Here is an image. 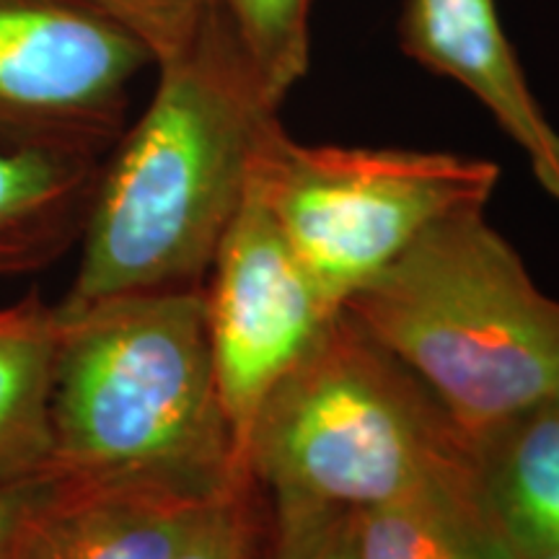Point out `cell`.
Wrapping results in <instances>:
<instances>
[{"label":"cell","instance_id":"cell-15","mask_svg":"<svg viewBox=\"0 0 559 559\" xmlns=\"http://www.w3.org/2000/svg\"><path fill=\"white\" fill-rule=\"evenodd\" d=\"M267 500L247 472L200 510L174 559H262Z\"/></svg>","mask_w":559,"mask_h":559},{"label":"cell","instance_id":"cell-17","mask_svg":"<svg viewBox=\"0 0 559 559\" xmlns=\"http://www.w3.org/2000/svg\"><path fill=\"white\" fill-rule=\"evenodd\" d=\"M143 41L158 62L198 32L215 0H79Z\"/></svg>","mask_w":559,"mask_h":559},{"label":"cell","instance_id":"cell-6","mask_svg":"<svg viewBox=\"0 0 559 559\" xmlns=\"http://www.w3.org/2000/svg\"><path fill=\"white\" fill-rule=\"evenodd\" d=\"M202 290L223 412L243 466L257 412L324 337L342 304L300 262L251 187Z\"/></svg>","mask_w":559,"mask_h":559},{"label":"cell","instance_id":"cell-3","mask_svg":"<svg viewBox=\"0 0 559 559\" xmlns=\"http://www.w3.org/2000/svg\"><path fill=\"white\" fill-rule=\"evenodd\" d=\"M342 309L469 440L559 396V300L534 283L485 207L438 221Z\"/></svg>","mask_w":559,"mask_h":559},{"label":"cell","instance_id":"cell-13","mask_svg":"<svg viewBox=\"0 0 559 559\" xmlns=\"http://www.w3.org/2000/svg\"><path fill=\"white\" fill-rule=\"evenodd\" d=\"M58 313L37 298L0 309V481L52 474Z\"/></svg>","mask_w":559,"mask_h":559},{"label":"cell","instance_id":"cell-19","mask_svg":"<svg viewBox=\"0 0 559 559\" xmlns=\"http://www.w3.org/2000/svg\"><path fill=\"white\" fill-rule=\"evenodd\" d=\"M492 559H521V557H510V555H506V551H500L498 547H495ZM526 559H559V551H551V555H542V557H526Z\"/></svg>","mask_w":559,"mask_h":559},{"label":"cell","instance_id":"cell-5","mask_svg":"<svg viewBox=\"0 0 559 559\" xmlns=\"http://www.w3.org/2000/svg\"><path fill=\"white\" fill-rule=\"evenodd\" d=\"M498 181L487 158L306 145L277 120L254 153L249 187L300 262L345 304L438 221L485 207Z\"/></svg>","mask_w":559,"mask_h":559},{"label":"cell","instance_id":"cell-16","mask_svg":"<svg viewBox=\"0 0 559 559\" xmlns=\"http://www.w3.org/2000/svg\"><path fill=\"white\" fill-rule=\"evenodd\" d=\"M349 519L347 510L267 502L262 559H353Z\"/></svg>","mask_w":559,"mask_h":559},{"label":"cell","instance_id":"cell-1","mask_svg":"<svg viewBox=\"0 0 559 559\" xmlns=\"http://www.w3.org/2000/svg\"><path fill=\"white\" fill-rule=\"evenodd\" d=\"M156 66L148 109L91 192L79 270L60 309L205 285L254 153L277 122L280 102L215 3Z\"/></svg>","mask_w":559,"mask_h":559},{"label":"cell","instance_id":"cell-8","mask_svg":"<svg viewBox=\"0 0 559 559\" xmlns=\"http://www.w3.org/2000/svg\"><path fill=\"white\" fill-rule=\"evenodd\" d=\"M400 45L419 66L472 91L559 202V132L528 86L495 0H404Z\"/></svg>","mask_w":559,"mask_h":559},{"label":"cell","instance_id":"cell-12","mask_svg":"<svg viewBox=\"0 0 559 559\" xmlns=\"http://www.w3.org/2000/svg\"><path fill=\"white\" fill-rule=\"evenodd\" d=\"M353 559H492L474 464L440 474L349 519Z\"/></svg>","mask_w":559,"mask_h":559},{"label":"cell","instance_id":"cell-4","mask_svg":"<svg viewBox=\"0 0 559 559\" xmlns=\"http://www.w3.org/2000/svg\"><path fill=\"white\" fill-rule=\"evenodd\" d=\"M472 464L449 409L345 309L270 391L243 449L267 502L347 513Z\"/></svg>","mask_w":559,"mask_h":559},{"label":"cell","instance_id":"cell-11","mask_svg":"<svg viewBox=\"0 0 559 559\" xmlns=\"http://www.w3.org/2000/svg\"><path fill=\"white\" fill-rule=\"evenodd\" d=\"M94 185L91 153L0 145V280L58 260L83 226Z\"/></svg>","mask_w":559,"mask_h":559},{"label":"cell","instance_id":"cell-10","mask_svg":"<svg viewBox=\"0 0 559 559\" xmlns=\"http://www.w3.org/2000/svg\"><path fill=\"white\" fill-rule=\"evenodd\" d=\"M472 445L495 547L521 559L559 551V396L502 419Z\"/></svg>","mask_w":559,"mask_h":559},{"label":"cell","instance_id":"cell-7","mask_svg":"<svg viewBox=\"0 0 559 559\" xmlns=\"http://www.w3.org/2000/svg\"><path fill=\"white\" fill-rule=\"evenodd\" d=\"M148 60L135 34L79 0H0V130L19 145L94 153Z\"/></svg>","mask_w":559,"mask_h":559},{"label":"cell","instance_id":"cell-9","mask_svg":"<svg viewBox=\"0 0 559 559\" xmlns=\"http://www.w3.org/2000/svg\"><path fill=\"white\" fill-rule=\"evenodd\" d=\"M207 502L55 479L26 515L11 559H174Z\"/></svg>","mask_w":559,"mask_h":559},{"label":"cell","instance_id":"cell-14","mask_svg":"<svg viewBox=\"0 0 559 559\" xmlns=\"http://www.w3.org/2000/svg\"><path fill=\"white\" fill-rule=\"evenodd\" d=\"M264 88L283 104L311 60V0H215Z\"/></svg>","mask_w":559,"mask_h":559},{"label":"cell","instance_id":"cell-2","mask_svg":"<svg viewBox=\"0 0 559 559\" xmlns=\"http://www.w3.org/2000/svg\"><path fill=\"white\" fill-rule=\"evenodd\" d=\"M55 313V479L213 500L247 472L223 412L202 285Z\"/></svg>","mask_w":559,"mask_h":559},{"label":"cell","instance_id":"cell-18","mask_svg":"<svg viewBox=\"0 0 559 559\" xmlns=\"http://www.w3.org/2000/svg\"><path fill=\"white\" fill-rule=\"evenodd\" d=\"M55 477L0 481V559H11L13 544L32 508L50 492Z\"/></svg>","mask_w":559,"mask_h":559}]
</instances>
